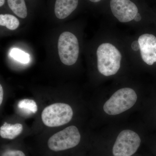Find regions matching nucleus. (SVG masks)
Here are the masks:
<instances>
[{"instance_id": "nucleus-1", "label": "nucleus", "mask_w": 156, "mask_h": 156, "mask_svg": "<svg viewBox=\"0 0 156 156\" xmlns=\"http://www.w3.org/2000/svg\"><path fill=\"white\" fill-rule=\"evenodd\" d=\"M98 69L104 76L114 75L121 66L122 55L115 46L110 43H104L98 47L96 52Z\"/></svg>"}, {"instance_id": "nucleus-2", "label": "nucleus", "mask_w": 156, "mask_h": 156, "mask_svg": "<svg viewBox=\"0 0 156 156\" xmlns=\"http://www.w3.org/2000/svg\"><path fill=\"white\" fill-rule=\"evenodd\" d=\"M136 100L137 95L133 89L122 88L112 95L104 105L103 109L108 115L120 114L134 106Z\"/></svg>"}, {"instance_id": "nucleus-3", "label": "nucleus", "mask_w": 156, "mask_h": 156, "mask_svg": "<svg viewBox=\"0 0 156 156\" xmlns=\"http://www.w3.org/2000/svg\"><path fill=\"white\" fill-rule=\"evenodd\" d=\"M73 111L66 104H53L44 109L42 112V121L45 126L56 127L67 124L71 120Z\"/></svg>"}, {"instance_id": "nucleus-4", "label": "nucleus", "mask_w": 156, "mask_h": 156, "mask_svg": "<svg viewBox=\"0 0 156 156\" xmlns=\"http://www.w3.org/2000/svg\"><path fill=\"white\" fill-rule=\"evenodd\" d=\"M81 135L78 128L70 126L51 136L48 140V147L54 151H60L75 147L80 143Z\"/></svg>"}, {"instance_id": "nucleus-5", "label": "nucleus", "mask_w": 156, "mask_h": 156, "mask_svg": "<svg viewBox=\"0 0 156 156\" xmlns=\"http://www.w3.org/2000/svg\"><path fill=\"white\" fill-rule=\"evenodd\" d=\"M58 50L60 60L63 64H74L79 54V42L76 36L69 32L62 33L58 38Z\"/></svg>"}, {"instance_id": "nucleus-6", "label": "nucleus", "mask_w": 156, "mask_h": 156, "mask_svg": "<svg viewBox=\"0 0 156 156\" xmlns=\"http://www.w3.org/2000/svg\"><path fill=\"white\" fill-rule=\"evenodd\" d=\"M141 140L136 132L125 130L120 132L112 149L114 156H131L137 151Z\"/></svg>"}, {"instance_id": "nucleus-7", "label": "nucleus", "mask_w": 156, "mask_h": 156, "mask_svg": "<svg viewBox=\"0 0 156 156\" xmlns=\"http://www.w3.org/2000/svg\"><path fill=\"white\" fill-rule=\"evenodd\" d=\"M111 10L114 16L120 22H130L138 13L136 5L131 0H111Z\"/></svg>"}, {"instance_id": "nucleus-8", "label": "nucleus", "mask_w": 156, "mask_h": 156, "mask_svg": "<svg viewBox=\"0 0 156 156\" xmlns=\"http://www.w3.org/2000/svg\"><path fill=\"white\" fill-rule=\"evenodd\" d=\"M138 41L143 60L148 65H152L156 62V37L144 34L140 36Z\"/></svg>"}, {"instance_id": "nucleus-9", "label": "nucleus", "mask_w": 156, "mask_h": 156, "mask_svg": "<svg viewBox=\"0 0 156 156\" xmlns=\"http://www.w3.org/2000/svg\"><path fill=\"white\" fill-rule=\"evenodd\" d=\"M79 0H54L53 11L58 19L67 18L78 8Z\"/></svg>"}, {"instance_id": "nucleus-10", "label": "nucleus", "mask_w": 156, "mask_h": 156, "mask_svg": "<svg viewBox=\"0 0 156 156\" xmlns=\"http://www.w3.org/2000/svg\"><path fill=\"white\" fill-rule=\"evenodd\" d=\"M23 127L19 123L11 125L5 122L0 128V135L5 139H14L22 132Z\"/></svg>"}, {"instance_id": "nucleus-11", "label": "nucleus", "mask_w": 156, "mask_h": 156, "mask_svg": "<svg viewBox=\"0 0 156 156\" xmlns=\"http://www.w3.org/2000/svg\"><path fill=\"white\" fill-rule=\"evenodd\" d=\"M9 9L17 17L25 19L28 15L25 0H7Z\"/></svg>"}, {"instance_id": "nucleus-12", "label": "nucleus", "mask_w": 156, "mask_h": 156, "mask_svg": "<svg viewBox=\"0 0 156 156\" xmlns=\"http://www.w3.org/2000/svg\"><path fill=\"white\" fill-rule=\"evenodd\" d=\"M20 24L19 20L14 15L10 14H1L0 25L6 27L10 30H15Z\"/></svg>"}, {"instance_id": "nucleus-13", "label": "nucleus", "mask_w": 156, "mask_h": 156, "mask_svg": "<svg viewBox=\"0 0 156 156\" xmlns=\"http://www.w3.org/2000/svg\"><path fill=\"white\" fill-rule=\"evenodd\" d=\"M10 56L15 60L23 64L28 63L30 61L29 54L17 48L11 49L10 52Z\"/></svg>"}, {"instance_id": "nucleus-14", "label": "nucleus", "mask_w": 156, "mask_h": 156, "mask_svg": "<svg viewBox=\"0 0 156 156\" xmlns=\"http://www.w3.org/2000/svg\"><path fill=\"white\" fill-rule=\"evenodd\" d=\"M19 108L29 112L36 113L37 111V106L35 101L33 100L24 99L20 100L18 103Z\"/></svg>"}, {"instance_id": "nucleus-15", "label": "nucleus", "mask_w": 156, "mask_h": 156, "mask_svg": "<svg viewBox=\"0 0 156 156\" xmlns=\"http://www.w3.org/2000/svg\"><path fill=\"white\" fill-rule=\"evenodd\" d=\"M2 156H26L22 151L19 150H9L6 151Z\"/></svg>"}, {"instance_id": "nucleus-16", "label": "nucleus", "mask_w": 156, "mask_h": 156, "mask_svg": "<svg viewBox=\"0 0 156 156\" xmlns=\"http://www.w3.org/2000/svg\"><path fill=\"white\" fill-rule=\"evenodd\" d=\"M131 48L134 51H137L140 49L139 42L138 41H134L132 42L131 45Z\"/></svg>"}, {"instance_id": "nucleus-17", "label": "nucleus", "mask_w": 156, "mask_h": 156, "mask_svg": "<svg viewBox=\"0 0 156 156\" xmlns=\"http://www.w3.org/2000/svg\"><path fill=\"white\" fill-rule=\"evenodd\" d=\"M3 95H4V91L2 85H0V105H1L3 99Z\"/></svg>"}, {"instance_id": "nucleus-18", "label": "nucleus", "mask_w": 156, "mask_h": 156, "mask_svg": "<svg viewBox=\"0 0 156 156\" xmlns=\"http://www.w3.org/2000/svg\"><path fill=\"white\" fill-rule=\"evenodd\" d=\"M141 19V17L140 16V14L139 13H138L136 16H135V18H134V20H135L136 22H138V21H140Z\"/></svg>"}, {"instance_id": "nucleus-19", "label": "nucleus", "mask_w": 156, "mask_h": 156, "mask_svg": "<svg viewBox=\"0 0 156 156\" xmlns=\"http://www.w3.org/2000/svg\"><path fill=\"white\" fill-rule=\"evenodd\" d=\"M6 3V0H0V7L1 8L5 5Z\"/></svg>"}, {"instance_id": "nucleus-20", "label": "nucleus", "mask_w": 156, "mask_h": 156, "mask_svg": "<svg viewBox=\"0 0 156 156\" xmlns=\"http://www.w3.org/2000/svg\"><path fill=\"white\" fill-rule=\"evenodd\" d=\"M89 2H91L92 3H98L102 1V0H88Z\"/></svg>"}]
</instances>
